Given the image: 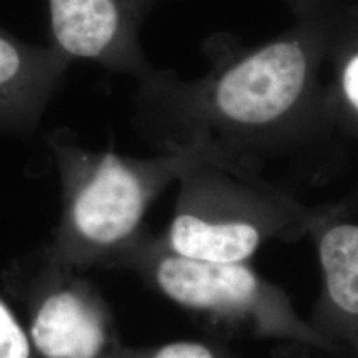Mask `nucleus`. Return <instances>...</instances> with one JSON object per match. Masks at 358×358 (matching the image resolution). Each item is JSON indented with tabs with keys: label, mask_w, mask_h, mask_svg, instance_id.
I'll return each instance as SVG.
<instances>
[{
	"label": "nucleus",
	"mask_w": 358,
	"mask_h": 358,
	"mask_svg": "<svg viewBox=\"0 0 358 358\" xmlns=\"http://www.w3.org/2000/svg\"><path fill=\"white\" fill-rule=\"evenodd\" d=\"M48 148L63 186L64 208L53 245L57 263L84 264L128 252L141 236L143 217L167 185L199 158L159 153L133 158L113 149L80 146L65 129Z\"/></svg>",
	"instance_id": "obj_1"
},
{
	"label": "nucleus",
	"mask_w": 358,
	"mask_h": 358,
	"mask_svg": "<svg viewBox=\"0 0 358 358\" xmlns=\"http://www.w3.org/2000/svg\"><path fill=\"white\" fill-rule=\"evenodd\" d=\"M145 260L158 288L180 307L241 324L259 337L332 350V338L303 320L279 287L248 263H208L170 252L159 241L138 239L128 251Z\"/></svg>",
	"instance_id": "obj_2"
},
{
	"label": "nucleus",
	"mask_w": 358,
	"mask_h": 358,
	"mask_svg": "<svg viewBox=\"0 0 358 358\" xmlns=\"http://www.w3.org/2000/svg\"><path fill=\"white\" fill-rule=\"evenodd\" d=\"M192 164L180 176L176 214L159 241L173 254L208 263H247L268 234V222L248 192Z\"/></svg>",
	"instance_id": "obj_3"
},
{
	"label": "nucleus",
	"mask_w": 358,
	"mask_h": 358,
	"mask_svg": "<svg viewBox=\"0 0 358 358\" xmlns=\"http://www.w3.org/2000/svg\"><path fill=\"white\" fill-rule=\"evenodd\" d=\"M52 48L69 63L90 62L133 76L149 64L138 29L142 19L129 0H48Z\"/></svg>",
	"instance_id": "obj_4"
},
{
	"label": "nucleus",
	"mask_w": 358,
	"mask_h": 358,
	"mask_svg": "<svg viewBox=\"0 0 358 358\" xmlns=\"http://www.w3.org/2000/svg\"><path fill=\"white\" fill-rule=\"evenodd\" d=\"M71 63L51 45H31L0 27V130L38 128Z\"/></svg>",
	"instance_id": "obj_5"
},
{
	"label": "nucleus",
	"mask_w": 358,
	"mask_h": 358,
	"mask_svg": "<svg viewBox=\"0 0 358 358\" xmlns=\"http://www.w3.org/2000/svg\"><path fill=\"white\" fill-rule=\"evenodd\" d=\"M109 327L99 303L80 287H60L38 306L29 329L43 358H103Z\"/></svg>",
	"instance_id": "obj_6"
},
{
	"label": "nucleus",
	"mask_w": 358,
	"mask_h": 358,
	"mask_svg": "<svg viewBox=\"0 0 358 358\" xmlns=\"http://www.w3.org/2000/svg\"><path fill=\"white\" fill-rule=\"evenodd\" d=\"M317 252L322 289L313 325L333 341L349 343L358 333V224L325 229Z\"/></svg>",
	"instance_id": "obj_7"
},
{
	"label": "nucleus",
	"mask_w": 358,
	"mask_h": 358,
	"mask_svg": "<svg viewBox=\"0 0 358 358\" xmlns=\"http://www.w3.org/2000/svg\"><path fill=\"white\" fill-rule=\"evenodd\" d=\"M31 357V340L20 324L0 303V358Z\"/></svg>",
	"instance_id": "obj_8"
},
{
	"label": "nucleus",
	"mask_w": 358,
	"mask_h": 358,
	"mask_svg": "<svg viewBox=\"0 0 358 358\" xmlns=\"http://www.w3.org/2000/svg\"><path fill=\"white\" fill-rule=\"evenodd\" d=\"M152 358H223L214 348L199 341H176L158 349Z\"/></svg>",
	"instance_id": "obj_9"
},
{
	"label": "nucleus",
	"mask_w": 358,
	"mask_h": 358,
	"mask_svg": "<svg viewBox=\"0 0 358 358\" xmlns=\"http://www.w3.org/2000/svg\"><path fill=\"white\" fill-rule=\"evenodd\" d=\"M344 92L349 103L358 110V55L346 65L343 76Z\"/></svg>",
	"instance_id": "obj_10"
},
{
	"label": "nucleus",
	"mask_w": 358,
	"mask_h": 358,
	"mask_svg": "<svg viewBox=\"0 0 358 358\" xmlns=\"http://www.w3.org/2000/svg\"><path fill=\"white\" fill-rule=\"evenodd\" d=\"M158 1L159 0H129L130 6L136 10V13H138L142 19H145L149 15Z\"/></svg>",
	"instance_id": "obj_11"
},
{
	"label": "nucleus",
	"mask_w": 358,
	"mask_h": 358,
	"mask_svg": "<svg viewBox=\"0 0 358 358\" xmlns=\"http://www.w3.org/2000/svg\"><path fill=\"white\" fill-rule=\"evenodd\" d=\"M348 344L352 346V348L355 349V352L358 355V333L355 336V337H353V338H352V340H350V341H349V343H348Z\"/></svg>",
	"instance_id": "obj_12"
}]
</instances>
